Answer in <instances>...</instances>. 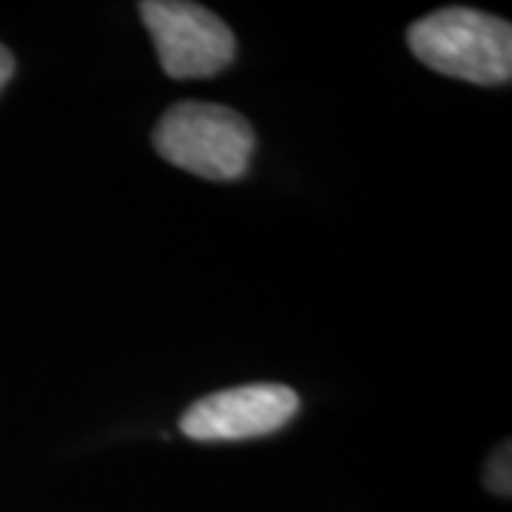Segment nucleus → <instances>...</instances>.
<instances>
[{
  "mask_svg": "<svg viewBox=\"0 0 512 512\" xmlns=\"http://www.w3.org/2000/svg\"><path fill=\"white\" fill-rule=\"evenodd\" d=\"M140 18L154 40L163 72L174 80L214 77L234 63V32L200 3L143 0Z\"/></svg>",
  "mask_w": 512,
  "mask_h": 512,
  "instance_id": "3",
  "label": "nucleus"
},
{
  "mask_svg": "<svg viewBox=\"0 0 512 512\" xmlns=\"http://www.w3.org/2000/svg\"><path fill=\"white\" fill-rule=\"evenodd\" d=\"M407 46L433 72L476 86H501L512 77V26L507 20L447 6L407 29Z\"/></svg>",
  "mask_w": 512,
  "mask_h": 512,
  "instance_id": "1",
  "label": "nucleus"
},
{
  "mask_svg": "<svg viewBox=\"0 0 512 512\" xmlns=\"http://www.w3.org/2000/svg\"><path fill=\"white\" fill-rule=\"evenodd\" d=\"M12 74H15V55L0 43V92H3V86L12 80Z\"/></svg>",
  "mask_w": 512,
  "mask_h": 512,
  "instance_id": "6",
  "label": "nucleus"
},
{
  "mask_svg": "<svg viewBox=\"0 0 512 512\" xmlns=\"http://www.w3.org/2000/svg\"><path fill=\"white\" fill-rule=\"evenodd\" d=\"M254 146L251 123L220 103L183 100L165 111L154 128V151L165 163L214 183L245 177Z\"/></svg>",
  "mask_w": 512,
  "mask_h": 512,
  "instance_id": "2",
  "label": "nucleus"
},
{
  "mask_svg": "<svg viewBox=\"0 0 512 512\" xmlns=\"http://www.w3.org/2000/svg\"><path fill=\"white\" fill-rule=\"evenodd\" d=\"M299 407V393L288 384H239L197 399L183 413L180 430L205 444L262 439L291 424Z\"/></svg>",
  "mask_w": 512,
  "mask_h": 512,
  "instance_id": "4",
  "label": "nucleus"
},
{
  "mask_svg": "<svg viewBox=\"0 0 512 512\" xmlns=\"http://www.w3.org/2000/svg\"><path fill=\"white\" fill-rule=\"evenodd\" d=\"M510 441H504L498 450L490 458V467H487V487L493 490L495 495H510L512 487V470H510Z\"/></svg>",
  "mask_w": 512,
  "mask_h": 512,
  "instance_id": "5",
  "label": "nucleus"
}]
</instances>
